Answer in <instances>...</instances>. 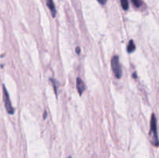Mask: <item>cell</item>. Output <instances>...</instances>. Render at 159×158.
Returning a JSON list of instances; mask_svg holds the SVG:
<instances>
[{"mask_svg": "<svg viewBox=\"0 0 159 158\" xmlns=\"http://www.w3.org/2000/svg\"><path fill=\"white\" fill-rule=\"evenodd\" d=\"M2 93H3V102H4L5 108H6V111L9 114H13L14 113V108L12 107V103H11V100L9 99V93H8L7 90H6L5 85L2 86Z\"/></svg>", "mask_w": 159, "mask_h": 158, "instance_id": "3", "label": "cell"}, {"mask_svg": "<svg viewBox=\"0 0 159 158\" xmlns=\"http://www.w3.org/2000/svg\"><path fill=\"white\" fill-rule=\"evenodd\" d=\"M97 1L99 2L101 5H105L106 3H107V0H97Z\"/></svg>", "mask_w": 159, "mask_h": 158, "instance_id": "10", "label": "cell"}, {"mask_svg": "<svg viewBox=\"0 0 159 158\" xmlns=\"http://www.w3.org/2000/svg\"><path fill=\"white\" fill-rule=\"evenodd\" d=\"M111 67L113 73H114L115 77L117 78H120L122 76V68H121L120 63V59L118 56H114L111 59Z\"/></svg>", "mask_w": 159, "mask_h": 158, "instance_id": "2", "label": "cell"}, {"mask_svg": "<svg viewBox=\"0 0 159 158\" xmlns=\"http://www.w3.org/2000/svg\"><path fill=\"white\" fill-rule=\"evenodd\" d=\"M68 158H71V157H68Z\"/></svg>", "mask_w": 159, "mask_h": 158, "instance_id": "12", "label": "cell"}, {"mask_svg": "<svg viewBox=\"0 0 159 158\" xmlns=\"http://www.w3.org/2000/svg\"><path fill=\"white\" fill-rule=\"evenodd\" d=\"M51 83H52L53 87H54V92H55V94H57V81H56L55 79H53V78L51 79Z\"/></svg>", "mask_w": 159, "mask_h": 158, "instance_id": "9", "label": "cell"}, {"mask_svg": "<svg viewBox=\"0 0 159 158\" xmlns=\"http://www.w3.org/2000/svg\"><path fill=\"white\" fill-rule=\"evenodd\" d=\"M135 44L134 43L133 40H130L128 43V46H127V52L128 53H133L135 50Z\"/></svg>", "mask_w": 159, "mask_h": 158, "instance_id": "6", "label": "cell"}, {"mask_svg": "<svg viewBox=\"0 0 159 158\" xmlns=\"http://www.w3.org/2000/svg\"><path fill=\"white\" fill-rule=\"evenodd\" d=\"M76 88H77L78 92H79V94H82V93L84 92V91L85 89V83L79 77H78L77 81H76Z\"/></svg>", "mask_w": 159, "mask_h": 158, "instance_id": "4", "label": "cell"}, {"mask_svg": "<svg viewBox=\"0 0 159 158\" xmlns=\"http://www.w3.org/2000/svg\"><path fill=\"white\" fill-rule=\"evenodd\" d=\"M76 52H77L78 54H79V53H80V48L79 47L76 48Z\"/></svg>", "mask_w": 159, "mask_h": 158, "instance_id": "11", "label": "cell"}, {"mask_svg": "<svg viewBox=\"0 0 159 158\" xmlns=\"http://www.w3.org/2000/svg\"><path fill=\"white\" fill-rule=\"evenodd\" d=\"M149 139L152 143V145L155 147H158L159 140L158 137V133H157V120L155 115H152V119H151V129L149 133Z\"/></svg>", "mask_w": 159, "mask_h": 158, "instance_id": "1", "label": "cell"}, {"mask_svg": "<svg viewBox=\"0 0 159 158\" xmlns=\"http://www.w3.org/2000/svg\"><path fill=\"white\" fill-rule=\"evenodd\" d=\"M131 1L137 8H140L142 5V0H131Z\"/></svg>", "mask_w": 159, "mask_h": 158, "instance_id": "8", "label": "cell"}, {"mask_svg": "<svg viewBox=\"0 0 159 158\" xmlns=\"http://www.w3.org/2000/svg\"><path fill=\"white\" fill-rule=\"evenodd\" d=\"M46 2L47 6H48L50 11H51V15H52V16L54 18V17L56 16V8L55 6H54V2H53V0H46Z\"/></svg>", "mask_w": 159, "mask_h": 158, "instance_id": "5", "label": "cell"}, {"mask_svg": "<svg viewBox=\"0 0 159 158\" xmlns=\"http://www.w3.org/2000/svg\"><path fill=\"white\" fill-rule=\"evenodd\" d=\"M121 6L124 10H127L129 9V1L128 0H120Z\"/></svg>", "mask_w": 159, "mask_h": 158, "instance_id": "7", "label": "cell"}]
</instances>
